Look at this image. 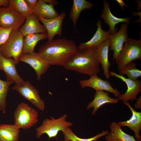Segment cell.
<instances>
[{
    "label": "cell",
    "mask_w": 141,
    "mask_h": 141,
    "mask_svg": "<svg viewBox=\"0 0 141 141\" xmlns=\"http://www.w3.org/2000/svg\"><path fill=\"white\" fill-rule=\"evenodd\" d=\"M48 39L47 33L29 34L24 37L22 54L34 52V49L40 40Z\"/></svg>",
    "instance_id": "24"
},
{
    "label": "cell",
    "mask_w": 141,
    "mask_h": 141,
    "mask_svg": "<svg viewBox=\"0 0 141 141\" xmlns=\"http://www.w3.org/2000/svg\"><path fill=\"white\" fill-rule=\"evenodd\" d=\"M109 126L111 130L105 136L106 141H141L124 132L116 122H111Z\"/></svg>",
    "instance_id": "22"
},
{
    "label": "cell",
    "mask_w": 141,
    "mask_h": 141,
    "mask_svg": "<svg viewBox=\"0 0 141 141\" xmlns=\"http://www.w3.org/2000/svg\"><path fill=\"white\" fill-rule=\"evenodd\" d=\"M130 109L132 114L131 118L128 120L120 121L117 124L121 126H127L132 130L134 133V138L136 140H141V137L139 134L141 130V113L137 112L131 106L128 101L123 102Z\"/></svg>",
    "instance_id": "17"
},
{
    "label": "cell",
    "mask_w": 141,
    "mask_h": 141,
    "mask_svg": "<svg viewBox=\"0 0 141 141\" xmlns=\"http://www.w3.org/2000/svg\"><path fill=\"white\" fill-rule=\"evenodd\" d=\"M103 8L100 16L103 19L106 24L109 26L108 30L110 34H113L117 32L116 25L119 23L125 22L129 24L131 17L126 18H120L116 17L111 13L108 2L104 0L103 2Z\"/></svg>",
    "instance_id": "16"
},
{
    "label": "cell",
    "mask_w": 141,
    "mask_h": 141,
    "mask_svg": "<svg viewBox=\"0 0 141 141\" xmlns=\"http://www.w3.org/2000/svg\"><path fill=\"white\" fill-rule=\"evenodd\" d=\"M79 83L81 88L90 87L96 91H105L113 94L118 98L121 95L120 92L117 89L113 87L108 80H103L97 75L90 76V78L87 79L81 80Z\"/></svg>",
    "instance_id": "10"
},
{
    "label": "cell",
    "mask_w": 141,
    "mask_h": 141,
    "mask_svg": "<svg viewBox=\"0 0 141 141\" xmlns=\"http://www.w3.org/2000/svg\"><path fill=\"white\" fill-rule=\"evenodd\" d=\"M39 21L38 16L33 13L26 18L25 22L18 30L24 37L29 34L46 33L44 26Z\"/></svg>",
    "instance_id": "15"
},
{
    "label": "cell",
    "mask_w": 141,
    "mask_h": 141,
    "mask_svg": "<svg viewBox=\"0 0 141 141\" xmlns=\"http://www.w3.org/2000/svg\"><path fill=\"white\" fill-rule=\"evenodd\" d=\"M66 15V12L63 11L57 17L50 19H46L41 17H38L46 29L48 41L53 40L56 36L62 35V24Z\"/></svg>",
    "instance_id": "12"
},
{
    "label": "cell",
    "mask_w": 141,
    "mask_h": 141,
    "mask_svg": "<svg viewBox=\"0 0 141 141\" xmlns=\"http://www.w3.org/2000/svg\"><path fill=\"white\" fill-rule=\"evenodd\" d=\"M78 50V46L73 40L59 38L47 41L37 53L50 66L63 67Z\"/></svg>",
    "instance_id": "1"
},
{
    "label": "cell",
    "mask_w": 141,
    "mask_h": 141,
    "mask_svg": "<svg viewBox=\"0 0 141 141\" xmlns=\"http://www.w3.org/2000/svg\"><path fill=\"white\" fill-rule=\"evenodd\" d=\"M32 10L33 13L38 17L46 19L55 18L59 15L55 10L54 5L46 3L43 0H38Z\"/></svg>",
    "instance_id": "21"
},
{
    "label": "cell",
    "mask_w": 141,
    "mask_h": 141,
    "mask_svg": "<svg viewBox=\"0 0 141 141\" xmlns=\"http://www.w3.org/2000/svg\"><path fill=\"white\" fill-rule=\"evenodd\" d=\"M26 18L17 12L10 5L0 8V25L18 30L25 22Z\"/></svg>",
    "instance_id": "7"
},
{
    "label": "cell",
    "mask_w": 141,
    "mask_h": 141,
    "mask_svg": "<svg viewBox=\"0 0 141 141\" xmlns=\"http://www.w3.org/2000/svg\"><path fill=\"white\" fill-rule=\"evenodd\" d=\"M110 76L117 78L124 82L126 84L127 89L124 93L121 94L118 98L122 102L130 100H136L138 94L141 91V81L138 79L133 80L127 78L124 76L118 74L112 71H109Z\"/></svg>",
    "instance_id": "9"
},
{
    "label": "cell",
    "mask_w": 141,
    "mask_h": 141,
    "mask_svg": "<svg viewBox=\"0 0 141 141\" xmlns=\"http://www.w3.org/2000/svg\"><path fill=\"white\" fill-rule=\"evenodd\" d=\"M64 135V141H97L100 138L105 136L109 133L107 130L103 131L94 136L88 138H82L78 137L69 127H67L62 132Z\"/></svg>",
    "instance_id": "26"
},
{
    "label": "cell",
    "mask_w": 141,
    "mask_h": 141,
    "mask_svg": "<svg viewBox=\"0 0 141 141\" xmlns=\"http://www.w3.org/2000/svg\"><path fill=\"white\" fill-rule=\"evenodd\" d=\"M0 141H1V140H0Z\"/></svg>",
    "instance_id": "36"
},
{
    "label": "cell",
    "mask_w": 141,
    "mask_h": 141,
    "mask_svg": "<svg viewBox=\"0 0 141 141\" xmlns=\"http://www.w3.org/2000/svg\"><path fill=\"white\" fill-rule=\"evenodd\" d=\"M25 1L29 7L32 9L36 5L38 0H25Z\"/></svg>",
    "instance_id": "31"
},
{
    "label": "cell",
    "mask_w": 141,
    "mask_h": 141,
    "mask_svg": "<svg viewBox=\"0 0 141 141\" xmlns=\"http://www.w3.org/2000/svg\"><path fill=\"white\" fill-rule=\"evenodd\" d=\"M120 5L121 9L122 10H124V6L128 8H129L124 3V2L122 0H115Z\"/></svg>",
    "instance_id": "34"
},
{
    "label": "cell",
    "mask_w": 141,
    "mask_h": 141,
    "mask_svg": "<svg viewBox=\"0 0 141 141\" xmlns=\"http://www.w3.org/2000/svg\"><path fill=\"white\" fill-rule=\"evenodd\" d=\"M24 37L18 30H13L7 41L0 47V53L4 57L13 58L16 64L22 54Z\"/></svg>",
    "instance_id": "3"
},
{
    "label": "cell",
    "mask_w": 141,
    "mask_h": 141,
    "mask_svg": "<svg viewBox=\"0 0 141 141\" xmlns=\"http://www.w3.org/2000/svg\"><path fill=\"white\" fill-rule=\"evenodd\" d=\"M19 61L30 65L35 70L37 80L40 81L42 76L48 70L50 66L42 60L35 52L30 54H22Z\"/></svg>",
    "instance_id": "13"
},
{
    "label": "cell",
    "mask_w": 141,
    "mask_h": 141,
    "mask_svg": "<svg viewBox=\"0 0 141 141\" xmlns=\"http://www.w3.org/2000/svg\"><path fill=\"white\" fill-rule=\"evenodd\" d=\"M141 59V39L128 38L115 61L118 68L133 61Z\"/></svg>",
    "instance_id": "6"
},
{
    "label": "cell",
    "mask_w": 141,
    "mask_h": 141,
    "mask_svg": "<svg viewBox=\"0 0 141 141\" xmlns=\"http://www.w3.org/2000/svg\"><path fill=\"white\" fill-rule=\"evenodd\" d=\"M43 1L46 3L51 4L54 6L57 5L59 3L58 1L56 0H43Z\"/></svg>",
    "instance_id": "33"
},
{
    "label": "cell",
    "mask_w": 141,
    "mask_h": 141,
    "mask_svg": "<svg viewBox=\"0 0 141 141\" xmlns=\"http://www.w3.org/2000/svg\"><path fill=\"white\" fill-rule=\"evenodd\" d=\"M20 129L14 124H0L1 141H19Z\"/></svg>",
    "instance_id": "25"
},
{
    "label": "cell",
    "mask_w": 141,
    "mask_h": 141,
    "mask_svg": "<svg viewBox=\"0 0 141 141\" xmlns=\"http://www.w3.org/2000/svg\"><path fill=\"white\" fill-rule=\"evenodd\" d=\"M14 83L0 79V111L3 113H6V100L10 86Z\"/></svg>",
    "instance_id": "29"
},
{
    "label": "cell",
    "mask_w": 141,
    "mask_h": 141,
    "mask_svg": "<svg viewBox=\"0 0 141 141\" xmlns=\"http://www.w3.org/2000/svg\"><path fill=\"white\" fill-rule=\"evenodd\" d=\"M9 5L8 0H0V8L2 6L7 7Z\"/></svg>",
    "instance_id": "35"
},
{
    "label": "cell",
    "mask_w": 141,
    "mask_h": 141,
    "mask_svg": "<svg viewBox=\"0 0 141 141\" xmlns=\"http://www.w3.org/2000/svg\"><path fill=\"white\" fill-rule=\"evenodd\" d=\"M13 30L0 25V47L7 40Z\"/></svg>",
    "instance_id": "30"
},
{
    "label": "cell",
    "mask_w": 141,
    "mask_h": 141,
    "mask_svg": "<svg viewBox=\"0 0 141 141\" xmlns=\"http://www.w3.org/2000/svg\"><path fill=\"white\" fill-rule=\"evenodd\" d=\"M14 124L19 129L30 128L38 122L37 111L24 102L19 104L14 112Z\"/></svg>",
    "instance_id": "5"
},
{
    "label": "cell",
    "mask_w": 141,
    "mask_h": 141,
    "mask_svg": "<svg viewBox=\"0 0 141 141\" xmlns=\"http://www.w3.org/2000/svg\"><path fill=\"white\" fill-rule=\"evenodd\" d=\"M16 64L13 58L4 57L0 53V69L5 73L7 80L12 82L15 85H21L25 81L18 74L16 69Z\"/></svg>",
    "instance_id": "14"
},
{
    "label": "cell",
    "mask_w": 141,
    "mask_h": 141,
    "mask_svg": "<svg viewBox=\"0 0 141 141\" xmlns=\"http://www.w3.org/2000/svg\"><path fill=\"white\" fill-rule=\"evenodd\" d=\"M119 100L118 98H114L110 97L108 92L103 91H96L93 100L88 104L87 109L93 108L92 113L94 115L100 107L108 103L116 104Z\"/></svg>",
    "instance_id": "20"
},
{
    "label": "cell",
    "mask_w": 141,
    "mask_h": 141,
    "mask_svg": "<svg viewBox=\"0 0 141 141\" xmlns=\"http://www.w3.org/2000/svg\"><path fill=\"white\" fill-rule=\"evenodd\" d=\"M110 43L109 38L100 45L96 47L98 58L103 71V75L107 79L110 78L109 68L111 64L109 60V52Z\"/></svg>",
    "instance_id": "19"
},
{
    "label": "cell",
    "mask_w": 141,
    "mask_h": 141,
    "mask_svg": "<svg viewBox=\"0 0 141 141\" xmlns=\"http://www.w3.org/2000/svg\"><path fill=\"white\" fill-rule=\"evenodd\" d=\"M136 102L134 104V107L137 109H140L141 108V96L137 99Z\"/></svg>",
    "instance_id": "32"
},
{
    "label": "cell",
    "mask_w": 141,
    "mask_h": 141,
    "mask_svg": "<svg viewBox=\"0 0 141 141\" xmlns=\"http://www.w3.org/2000/svg\"><path fill=\"white\" fill-rule=\"evenodd\" d=\"M96 24L97 28L92 37L87 42L80 43L78 46V50L90 47H96L109 38L110 33L108 31H105L103 30L100 20H98Z\"/></svg>",
    "instance_id": "18"
},
{
    "label": "cell",
    "mask_w": 141,
    "mask_h": 141,
    "mask_svg": "<svg viewBox=\"0 0 141 141\" xmlns=\"http://www.w3.org/2000/svg\"><path fill=\"white\" fill-rule=\"evenodd\" d=\"M12 89L17 91L40 110H44L45 105L44 101L41 98L38 91L29 81H25L21 85H15Z\"/></svg>",
    "instance_id": "8"
},
{
    "label": "cell",
    "mask_w": 141,
    "mask_h": 141,
    "mask_svg": "<svg viewBox=\"0 0 141 141\" xmlns=\"http://www.w3.org/2000/svg\"><path fill=\"white\" fill-rule=\"evenodd\" d=\"M93 7L91 2L85 0H73L69 14V17L72 21L74 28L80 13L83 10L91 9Z\"/></svg>",
    "instance_id": "23"
},
{
    "label": "cell",
    "mask_w": 141,
    "mask_h": 141,
    "mask_svg": "<svg viewBox=\"0 0 141 141\" xmlns=\"http://www.w3.org/2000/svg\"><path fill=\"white\" fill-rule=\"evenodd\" d=\"M96 47L78 50L63 66L66 69L90 76L100 72Z\"/></svg>",
    "instance_id": "2"
},
{
    "label": "cell",
    "mask_w": 141,
    "mask_h": 141,
    "mask_svg": "<svg viewBox=\"0 0 141 141\" xmlns=\"http://www.w3.org/2000/svg\"><path fill=\"white\" fill-rule=\"evenodd\" d=\"M9 5L18 13L25 17L33 13L25 0H8Z\"/></svg>",
    "instance_id": "28"
},
{
    "label": "cell",
    "mask_w": 141,
    "mask_h": 141,
    "mask_svg": "<svg viewBox=\"0 0 141 141\" xmlns=\"http://www.w3.org/2000/svg\"><path fill=\"white\" fill-rule=\"evenodd\" d=\"M119 74L126 75L128 78L136 80L141 76V71L137 68L136 64L134 62L130 63L118 68Z\"/></svg>",
    "instance_id": "27"
},
{
    "label": "cell",
    "mask_w": 141,
    "mask_h": 141,
    "mask_svg": "<svg viewBox=\"0 0 141 141\" xmlns=\"http://www.w3.org/2000/svg\"><path fill=\"white\" fill-rule=\"evenodd\" d=\"M128 24L124 22L121 26L119 30L109 36L110 45V49L113 51V60L116 61L122 50L124 43L128 38Z\"/></svg>",
    "instance_id": "11"
},
{
    "label": "cell",
    "mask_w": 141,
    "mask_h": 141,
    "mask_svg": "<svg viewBox=\"0 0 141 141\" xmlns=\"http://www.w3.org/2000/svg\"><path fill=\"white\" fill-rule=\"evenodd\" d=\"M67 117V115L65 114L57 119L51 117L50 119H44L42 125L36 128L37 138H39L44 134L50 138L56 137L59 131L62 132L66 128L73 125L72 123L66 120Z\"/></svg>",
    "instance_id": "4"
}]
</instances>
